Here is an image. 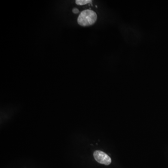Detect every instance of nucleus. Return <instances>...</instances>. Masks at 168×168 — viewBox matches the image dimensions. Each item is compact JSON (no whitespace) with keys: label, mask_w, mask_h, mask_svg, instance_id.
I'll return each instance as SVG.
<instances>
[{"label":"nucleus","mask_w":168,"mask_h":168,"mask_svg":"<svg viewBox=\"0 0 168 168\" xmlns=\"http://www.w3.org/2000/svg\"><path fill=\"white\" fill-rule=\"evenodd\" d=\"M97 15L94 11L86 10L82 11L78 16V24L82 26H89L96 22Z\"/></svg>","instance_id":"obj_1"},{"label":"nucleus","mask_w":168,"mask_h":168,"mask_svg":"<svg viewBox=\"0 0 168 168\" xmlns=\"http://www.w3.org/2000/svg\"><path fill=\"white\" fill-rule=\"evenodd\" d=\"M94 157L97 162L100 164L108 165L111 163V159L103 151L97 150L94 153Z\"/></svg>","instance_id":"obj_2"},{"label":"nucleus","mask_w":168,"mask_h":168,"mask_svg":"<svg viewBox=\"0 0 168 168\" xmlns=\"http://www.w3.org/2000/svg\"><path fill=\"white\" fill-rule=\"evenodd\" d=\"M92 1L91 0H76L75 1L76 4L78 5H84L88 3H92Z\"/></svg>","instance_id":"obj_3"},{"label":"nucleus","mask_w":168,"mask_h":168,"mask_svg":"<svg viewBox=\"0 0 168 168\" xmlns=\"http://www.w3.org/2000/svg\"><path fill=\"white\" fill-rule=\"evenodd\" d=\"M73 12L74 14H78V13H79L80 11H79V10L77 9V8H74L73 9Z\"/></svg>","instance_id":"obj_4"}]
</instances>
